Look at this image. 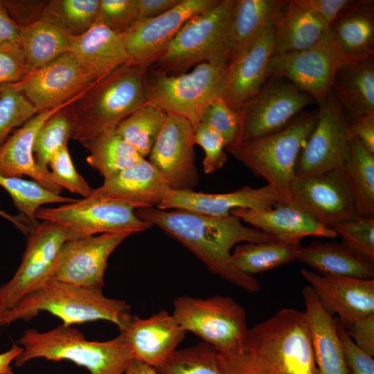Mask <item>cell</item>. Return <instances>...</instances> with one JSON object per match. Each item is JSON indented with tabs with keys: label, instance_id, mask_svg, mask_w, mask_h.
<instances>
[{
	"label": "cell",
	"instance_id": "obj_54",
	"mask_svg": "<svg viewBox=\"0 0 374 374\" xmlns=\"http://www.w3.org/2000/svg\"><path fill=\"white\" fill-rule=\"evenodd\" d=\"M353 136L368 152L374 154V115L348 120Z\"/></svg>",
	"mask_w": 374,
	"mask_h": 374
},
{
	"label": "cell",
	"instance_id": "obj_9",
	"mask_svg": "<svg viewBox=\"0 0 374 374\" xmlns=\"http://www.w3.org/2000/svg\"><path fill=\"white\" fill-rule=\"evenodd\" d=\"M172 314L186 332L195 334L220 353L233 348L248 328L245 310L222 295L179 296L173 301Z\"/></svg>",
	"mask_w": 374,
	"mask_h": 374
},
{
	"label": "cell",
	"instance_id": "obj_44",
	"mask_svg": "<svg viewBox=\"0 0 374 374\" xmlns=\"http://www.w3.org/2000/svg\"><path fill=\"white\" fill-rule=\"evenodd\" d=\"M333 229L348 249L374 261V217H359Z\"/></svg>",
	"mask_w": 374,
	"mask_h": 374
},
{
	"label": "cell",
	"instance_id": "obj_57",
	"mask_svg": "<svg viewBox=\"0 0 374 374\" xmlns=\"http://www.w3.org/2000/svg\"><path fill=\"white\" fill-rule=\"evenodd\" d=\"M22 348L13 344L10 348L6 352L0 353V374H12V363L21 353Z\"/></svg>",
	"mask_w": 374,
	"mask_h": 374
},
{
	"label": "cell",
	"instance_id": "obj_40",
	"mask_svg": "<svg viewBox=\"0 0 374 374\" xmlns=\"http://www.w3.org/2000/svg\"><path fill=\"white\" fill-rule=\"evenodd\" d=\"M0 186L10 195L20 215L32 229L39 224L35 214L42 205L54 203L64 204L77 201L76 199L54 193L33 180L20 177L0 175Z\"/></svg>",
	"mask_w": 374,
	"mask_h": 374
},
{
	"label": "cell",
	"instance_id": "obj_34",
	"mask_svg": "<svg viewBox=\"0 0 374 374\" xmlns=\"http://www.w3.org/2000/svg\"><path fill=\"white\" fill-rule=\"evenodd\" d=\"M301 247L300 241L245 242L234 247L231 259L238 269L253 276L297 260Z\"/></svg>",
	"mask_w": 374,
	"mask_h": 374
},
{
	"label": "cell",
	"instance_id": "obj_28",
	"mask_svg": "<svg viewBox=\"0 0 374 374\" xmlns=\"http://www.w3.org/2000/svg\"><path fill=\"white\" fill-rule=\"evenodd\" d=\"M287 2L234 0L229 22V63L243 55L276 22Z\"/></svg>",
	"mask_w": 374,
	"mask_h": 374
},
{
	"label": "cell",
	"instance_id": "obj_47",
	"mask_svg": "<svg viewBox=\"0 0 374 374\" xmlns=\"http://www.w3.org/2000/svg\"><path fill=\"white\" fill-rule=\"evenodd\" d=\"M137 0H100L96 22L123 35L137 20Z\"/></svg>",
	"mask_w": 374,
	"mask_h": 374
},
{
	"label": "cell",
	"instance_id": "obj_2",
	"mask_svg": "<svg viewBox=\"0 0 374 374\" xmlns=\"http://www.w3.org/2000/svg\"><path fill=\"white\" fill-rule=\"evenodd\" d=\"M224 374H318L304 312L283 308L220 353Z\"/></svg>",
	"mask_w": 374,
	"mask_h": 374
},
{
	"label": "cell",
	"instance_id": "obj_22",
	"mask_svg": "<svg viewBox=\"0 0 374 374\" xmlns=\"http://www.w3.org/2000/svg\"><path fill=\"white\" fill-rule=\"evenodd\" d=\"M275 23L243 55L228 64L220 97L238 113L269 79V65L274 54Z\"/></svg>",
	"mask_w": 374,
	"mask_h": 374
},
{
	"label": "cell",
	"instance_id": "obj_4",
	"mask_svg": "<svg viewBox=\"0 0 374 374\" xmlns=\"http://www.w3.org/2000/svg\"><path fill=\"white\" fill-rule=\"evenodd\" d=\"M19 345L22 351L14 361L16 367L44 358L71 361L90 374H123L134 359L121 333L107 341H89L80 330L64 324L46 332L26 330Z\"/></svg>",
	"mask_w": 374,
	"mask_h": 374
},
{
	"label": "cell",
	"instance_id": "obj_35",
	"mask_svg": "<svg viewBox=\"0 0 374 374\" xmlns=\"http://www.w3.org/2000/svg\"><path fill=\"white\" fill-rule=\"evenodd\" d=\"M73 38L51 23L40 19L20 28L18 42L33 71L69 52Z\"/></svg>",
	"mask_w": 374,
	"mask_h": 374
},
{
	"label": "cell",
	"instance_id": "obj_51",
	"mask_svg": "<svg viewBox=\"0 0 374 374\" xmlns=\"http://www.w3.org/2000/svg\"><path fill=\"white\" fill-rule=\"evenodd\" d=\"M13 20L19 28L42 19L46 0H3Z\"/></svg>",
	"mask_w": 374,
	"mask_h": 374
},
{
	"label": "cell",
	"instance_id": "obj_32",
	"mask_svg": "<svg viewBox=\"0 0 374 374\" xmlns=\"http://www.w3.org/2000/svg\"><path fill=\"white\" fill-rule=\"evenodd\" d=\"M297 260L324 276L374 279V261L342 242L314 241L301 247Z\"/></svg>",
	"mask_w": 374,
	"mask_h": 374
},
{
	"label": "cell",
	"instance_id": "obj_41",
	"mask_svg": "<svg viewBox=\"0 0 374 374\" xmlns=\"http://www.w3.org/2000/svg\"><path fill=\"white\" fill-rule=\"evenodd\" d=\"M155 368L158 374H224L220 366L219 352L204 341L177 348Z\"/></svg>",
	"mask_w": 374,
	"mask_h": 374
},
{
	"label": "cell",
	"instance_id": "obj_26",
	"mask_svg": "<svg viewBox=\"0 0 374 374\" xmlns=\"http://www.w3.org/2000/svg\"><path fill=\"white\" fill-rule=\"evenodd\" d=\"M231 214L278 240L300 241L306 237L335 238V231L318 222L293 202L264 210L237 208Z\"/></svg>",
	"mask_w": 374,
	"mask_h": 374
},
{
	"label": "cell",
	"instance_id": "obj_61",
	"mask_svg": "<svg viewBox=\"0 0 374 374\" xmlns=\"http://www.w3.org/2000/svg\"><path fill=\"white\" fill-rule=\"evenodd\" d=\"M8 85L0 86V93L5 89Z\"/></svg>",
	"mask_w": 374,
	"mask_h": 374
},
{
	"label": "cell",
	"instance_id": "obj_23",
	"mask_svg": "<svg viewBox=\"0 0 374 374\" xmlns=\"http://www.w3.org/2000/svg\"><path fill=\"white\" fill-rule=\"evenodd\" d=\"M186 333L173 314L166 310L147 318L133 316L121 332L134 358L154 368L177 349Z\"/></svg>",
	"mask_w": 374,
	"mask_h": 374
},
{
	"label": "cell",
	"instance_id": "obj_37",
	"mask_svg": "<svg viewBox=\"0 0 374 374\" xmlns=\"http://www.w3.org/2000/svg\"><path fill=\"white\" fill-rule=\"evenodd\" d=\"M344 170L359 217H374V154L353 136Z\"/></svg>",
	"mask_w": 374,
	"mask_h": 374
},
{
	"label": "cell",
	"instance_id": "obj_53",
	"mask_svg": "<svg viewBox=\"0 0 374 374\" xmlns=\"http://www.w3.org/2000/svg\"><path fill=\"white\" fill-rule=\"evenodd\" d=\"M305 2L330 26L353 0H305Z\"/></svg>",
	"mask_w": 374,
	"mask_h": 374
},
{
	"label": "cell",
	"instance_id": "obj_52",
	"mask_svg": "<svg viewBox=\"0 0 374 374\" xmlns=\"http://www.w3.org/2000/svg\"><path fill=\"white\" fill-rule=\"evenodd\" d=\"M345 330L357 346L374 356V314L357 320Z\"/></svg>",
	"mask_w": 374,
	"mask_h": 374
},
{
	"label": "cell",
	"instance_id": "obj_15",
	"mask_svg": "<svg viewBox=\"0 0 374 374\" xmlns=\"http://www.w3.org/2000/svg\"><path fill=\"white\" fill-rule=\"evenodd\" d=\"M290 193L292 202L327 227L333 229L359 217L344 167L319 175L296 176Z\"/></svg>",
	"mask_w": 374,
	"mask_h": 374
},
{
	"label": "cell",
	"instance_id": "obj_48",
	"mask_svg": "<svg viewBox=\"0 0 374 374\" xmlns=\"http://www.w3.org/2000/svg\"><path fill=\"white\" fill-rule=\"evenodd\" d=\"M195 143L204 150L203 170L211 174L222 168L227 161L226 143L216 131L199 123L194 131Z\"/></svg>",
	"mask_w": 374,
	"mask_h": 374
},
{
	"label": "cell",
	"instance_id": "obj_24",
	"mask_svg": "<svg viewBox=\"0 0 374 374\" xmlns=\"http://www.w3.org/2000/svg\"><path fill=\"white\" fill-rule=\"evenodd\" d=\"M83 91L61 106L37 113L10 135L0 147L1 175L20 178L28 176L50 191L60 195L62 188L56 183L50 170H44L37 164L33 154L34 142L44 123L75 101Z\"/></svg>",
	"mask_w": 374,
	"mask_h": 374
},
{
	"label": "cell",
	"instance_id": "obj_19",
	"mask_svg": "<svg viewBox=\"0 0 374 374\" xmlns=\"http://www.w3.org/2000/svg\"><path fill=\"white\" fill-rule=\"evenodd\" d=\"M92 83L69 51L10 86L22 93L38 113L69 102Z\"/></svg>",
	"mask_w": 374,
	"mask_h": 374
},
{
	"label": "cell",
	"instance_id": "obj_43",
	"mask_svg": "<svg viewBox=\"0 0 374 374\" xmlns=\"http://www.w3.org/2000/svg\"><path fill=\"white\" fill-rule=\"evenodd\" d=\"M37 113L28 99L8 85L0 93V147L17 127Z\"/></svg>",
	"mask_w": 374,
	"mask_h": 374
},
{
	"label": "cell",
	"instance_id": "obj_60",
	"mask_svg": "<svg viewBox=\"0 0 374 374\" xmlns=\"http://www.w3.org/2000/svg\"><path fill=\"white\" fill-rule=\"evenodd\" d=\"M8 308L6 304L4 297L0 290V334L1 328L4 326L3 321L6 312H8Z\"/></svg>",
	"mask_w": 374,
	"mask_h": 374
},
{
	"label": "cell",
	"instance_id": "obj_30",
	"mask_svg": "<svg viewBox=\"0 0 374 374\" xmlns=\"http://www.w3.org/2000/svg\"><path fill=\"white\" fill-rule=\"evenodd\" d=\"M330 31V25L305 0H290L275 22L274 55L308 49Z\"/></svg>",
	"mask_w": 374,
	"mask_h": 374
},
{
	"label": "cell",
	"instance_id": "obj_46",
	"mask_svg": "<svg viewBox=\"0 0 374 374\" xmlns=\"http://www.w3.org/2000/svg\"><path fill=\"white\" fill-rule=\"evenodd\" d=\"M200 123L218 132L225 140L226 147L238 140L239 114L230 108L221 97L214 99L206 107Z\"/></svg>",
	"mask_w": 374,
	"mask_h": 374
},
{
	"label": "cell",
	"instance_id": "obj_38",
	"mask_svg": "<svg viewBox=\"0 0 374 374\" xmlns=\"http://www.w3.org/2000/svg\"><path fill=\"white\" fill-rule=\"evenodd\" d=\"M166 112L145 103L116 127V132L142 157L149 155L163 127Z\"/></svg>",
	"mask_w": 374,
	"mask_h": 374
},
{
	"label": "cell",
	"instance_id": "obj_6",
	"mask_svg": "<svg viewBox=\"0 0 374 374\" xmlns=\"http://www.w3.org/2000/svg\"><path fill=\"white\" fill-rule=\"evenodd\" d=\"M319 109L298 115L275 132L236 142L226 150L267 181L283 203L291 202L290 187L299 154L313 131Z\"/></svg>",
	"mask_w": 374,
	"mask_h": 374
},
{
	"label": "cell",
	"instance_id": "obj_59",
	"mask_svg": "<svg viewBox=\"0 0 374 374\" xmlns=\"http://www.w3.org/2000/svg\"><path fill=\"white\" fill-rule=\"evenodd\" d=\"M123 374H158L155 368L134 359Z\"/></svg>",
	"mask_w": 374,
	"mask_h": 374
},
{
	"label": "cell",
	"instance_id": "obj_39",
	"mask_svg": "<svg viewBox=\"0 0 374 374\" xmlns=\"http://www.w3.org/2000/svg\"><path fill=\"white\" fill-rule=\"evenodd\" d=\"M100 0H47L42 19L75 37L96 21Z\"/></svg>",
	"mask_w": 374,
	"mask_h": 374
},
{
	"label": "cell",
	"instance_id": "obj_50",
	"mask_svg": "<svg viewBox=\"0 0 374 374\" xmlns=\"http://www.w3.org/2000/svg\"><path fill=\"white\" fill-rule=\"evenodd\" d=\"M337 329L349 374H374L373 357L355 345L337 320Z\"/></svg>",
	"mask_w": 374,
	"mask_h": 374
},
{
	"label": "cell",
	"instance_id": "obj_10",
	"mask_svg": "<svg viewBox=\"0 0 374 374\" xmlns=\"http://www.w3.org/2000/svg\"><path fill=\"white\" fill-rule=\"evenodd\" d=\"M35 217L62 226L73 239L121 232L132 235L152 227L136 215L134 208L91 195L58 207L40 208Z\"/></svg>",
	"mask_w": 374,
	"mask_h": 374
},
{
	"label": "cell",
	"instance_id": "obj_1",
	"mask_svg": "<svg viewBox=\"0 0 374 374\" xmlns=\"http://www.w3.org/2000/svg\"><path fill=\"white\" fill-rule=\"evenodd\" d=\"M142 221L156 226L195 256L212 274L242 289L256 293L258 280L238 269L232 262L233 249L240 242L278 240L244 225L237 216L211 217L185 210L157 207L135 210Z\"/></svg>",
	"mask_w": 374,
	"mask_h": 374
},
{
	"label": "cell",
	"instance_id": "obj_20",
	"mask_svg": "<svg viewBox=\"0 0 374 374\" xmlns=\"http://www.w3.org/2000/svg\"><path fill=\"white\" fill-rule=\"evenodd\" d=\"M300 274L314 292L323 308L348 328L374 314V279L321 276L302 268Z\"/></svg>",
	"mask_w": 374,
	"mask_h": 374
},
{
	"label": "cell",
	"instance_id": "obj_42",
	"mask_svg": "<svg viewBox=\"0 0 374 374\" xmlns=\"http://www.w3.org/2000/svg\"><path fill=\"white\" fill-rule=\"evenodd\" d=\"M71 104L51 116L37 134L33 145L34 158L44 170H49L48 166L52 155L73 136L75 118Z\"/></svg>",
	"mask_w": 374,
	"mask_h": 374
},
{
	"label": "cell",
	"instance_id": "obj_31",
	"mask_svg": "<svg viewBox=\"0 0 374 374\" xmlns=\"http://www.w3.org/2000/svg\"><path fill=\"white\" fill-rule=\"evenodd\" d=\"M331 91L348 120L374 115V53L339 68Z\"/></svg>",
	"mask_w": 374,
	"mask_h": 374
},
{
	"label": "cell",
	"instance_id": "obj_16",
	"mask_svg": "<svg viewBox=\"0 0 374 374\" xmlns=\"http://www.w3.org/2000/svg\"><path fill=\"white\" fill-rule=\"evenodd\" d=\"M195 127L186 119L166 113L149 154V161L174 190H193L199 175L195 165Z\"/></svg>",
	"mask_w": 374,
	"mask_h": 374
},
{
	"label": "cell",
	"instance_id": "obj_13",
	"mask_svg": "<svg viewBox=\"0 0 374 374\" xmlns=\"http://www.w3.org/2000/svg\"><path fill=\"white\" fill-rule=\"evenodd\" d=\"M313 102L309 94L287 79L269 78L239 111L240 130L236 142L283 129Z\"/></svg>",
	"mask_w": 374,
	"mask_h": 374
},
{
	"label": "cell",
	"instance_id": "obj_29",
	"mask_svg": "<svg viewBox=\"0 0 374 374\" xmlns=\"http://www.w3.org/2000/svg\"><path fill=\"white\" fill-rule=\"evenodd\" d=\"M302 295L318 374H349L337 320L321 306L312 288H303Z\"/></svg>",
	"mask_w": 374,
	"mask_h": 374
},
{
	"label": "cell",
	"instance_id": "obj_11",
	"mask_svg": "<svg viewBox=\"0 0 374 374\" xmlns=\"http://www.w3.org/2000/svg\"><path fill=\"white\" fill-rule=\"evenodd\" d=\"M360 57L346 54L330 30L319 42L308 49L274 55L269 65V78L287 79L320 105L330 91L338 69Z\"/></svg>",
	"mask_w": 374,
	"mask_h": 374
},
{
	"label": "cell",
	"instance_id": "obj_7",
	"mask_svg": "<svg viewBox=\"0 0 374 374\" xmlns=\"http://www.w3.org/2000/svg\"><path fill=\"white\" fill-rule=\"evenodd\" d=\"M234 0H219L181 27L154 63L168 75L186 72L203 63H229V22Z\"/></svg>",
	"mask_w": 374,
	"mask_h": 374
},
{
	"label": "cell",
	"instance_id": "obj_55",
	"mask_svg": "<svg viewBox=\"0 0 374 374\" xmlns=\"http://www.w3.org/2000/svg\"><path fill=\"white\" fill-rule=\"evenodd\" d=\"M137 20L157 17L175 6L180 0H137Z\"/></svg>",
	"mask_w": 374,
	"mask_h": 374
},
{
	"label": "cell",
	"instance_id": "obj_17",
	"mask_svg": "<svg viewBox=\"0 0 374 374\" xmlns=\"http://www.w3.org/2000/svg\"><path fill=\"white\" fill-rule=\"evenodd\" d=\"M218 1L180 0L172 8L157 17L136 20L122 35L132 63L149 68L163 54L188 19Z\"/></svg>",
	"mask_w": 374,
	"mask_h": 374
},
{
	"label": "cell",
	"instance_id": "obj_49",
	"mask_svg": "<svg viewBox=\"0 0 374 374\" xmlns=\"http://www.w3.org/2000/svg\"><path fill=\"white\" fill-rule=\"evenodd\" d=\"M30 71L26 56L19 42H0V86L15 84Z\"/></svg>",
	"mask_w": 374,
	"mask_h": 374
},
{
	"label": "cell",
	"instance_id": "obj_8",
	"mask_svg": "<svg viewBox=\"0 0 374 374\" xmlns=\"http://www.w3.org/2000/svg\"><path fill=\"white\" fill-rule=\"evenodd\" d=\"M228 64L203 62L188 72L168 75L155 69L144 78L145 103L188 120L195 127L209 103L220 97Z\"/></svg>",
	"mask_w": 374,
	"mask_h": 374
},
{
	"label": "cell",
	"instance_id": "obj_25",
	"mask_svg": "<svg viewBox=\"0 0 374 374\" xmlns=\"http://www.w3.org/2000/svg\"><path fill=\"white\" fill-rule=\"evenodd\" d=\"M170 189L159 171L145 159L104 179L91 195L112 199L135 210L157 207Z\"/></svg>",
	"mask_w": 374,
	"mask_h": 374
},
{
	"label": "cell",
	"instance_id": "obj_27",
	"mask_svg": "<svg viewBox=\"0 0 374 374\" xmlns=\"http://www.w3.org/2000/svg\"><path fill=\"white\" fill-rule=\"evenodd\" d=\"M70 52L93 83L132 63L122 35L98 22L73 38Z\"/></svg>",
	"mask_w": 374,
	"mask_h": 374
},
{
	"label": "cell",
	"instance_id": "obj_58",
	"mask_svg": "<svg viewBox=\"0 0 374 374\" xmlns=\"http://www.w3.org/2000/svg\"><path fill=\"white\" fill-rule=\"evenodd\" d=\"M0 216L11 222L15 227L26 235H28L32 229L26 220L21 215H12L0 208Z\"/></svg>",
	"mask_w": 374,
	"mask_h": 374
},
{
	"label": "cell",
	"instance_id": "obj_36",
	"mask_svg": "<svg viewBox=\"0 0 374 374\" xmlns=\"http://www.w3.org/2000/svg\"><path fill=\"white\" fill-rule=\"evenodd\" d=\"M81 144L89 152L86 158L87 163L104 179L145 159L115 130Z\"/></svg>",
	"mask_w": 374,
	"mask_h": 374
},
{
	"label": "cell",
	"instance_id": "obj_21",
	"mask_svg": "<svg viewBox=\"0 0 374 374\" xmlns=\"http://www.w3.org/2000/svg\"><path fill=\"white\" fill-rule=\"evenodd\" d=\"M283 203L268 185L243 186L224 193H206L194 190L169 189L157 207L163 210L180 209L211 217H226L237 208L264 210Z\"/></svg>",
	"mask_w": 374,
	"mask_h": 374
},
{
	"label": "cell",
	"instance_id": "obj_5",
	"mask_svg": "<svg viewBox=\"0 0 374 374\" xmlns=\"http://www.w3.org/2000/svg\"><path fill=\"white\" fill-rule=\"evenodd\" d=\"M44 311L66 326L103 320L115 324L121 332L133 317L125 301L108 298L102 290L51 280L8 310L3 324L28 321Z\"/></svg>",
	"mask_w": 374,
	"mask_h": 374
},
{
	"label": "cell",
	"instance_id": "obj_12",
	"mask_svg": "<svg viewBox=\"0 0 374 374\" xmlns=\"http://www.w3.org/2000/svg\"><path fill=\"white\" fill-rule=\"evenodd\" d=\"M318 109L317 124L296 163L297 177L344 167L350 152L353 135L348 118L331 90Z\"/></svg>",
	"mask_w": 374,
	"mask_h": 374
},
{
	"label": "cell",
	"instance_id": "obj_3",
	"mask_svg": "<svg viewBox=\"0 0 374 374\" xmlns=\"http://www.w3.org/2000/svg\"><path fill=\"white\" fill-rule=\"evenodd\" d=\"M148 68L124 64L90 84L71 104L75 118L72 138L80 143L114 130L145 103L144 78Z\"/></svg>",
	"mask_w": 374,
	"mask_h": 374
},
{
	"label": "cell",
	"instance_id": "obj_56",
	"mask_svg": "<svg viewBox=\"0 0 374 374\" xmlns=\"http://www.w3.org/2000/svg\"><path fill=\"white\" fill-rule=\"evenodd\" d=\"M20 28L7 10L3 0H0V42L19 39Z\"/></svg>",
	"mask_w": 374,
	"mask_h": 374
},
{
	"label": "cell",
	"instance_id": "obj_33",
	"mask_svg": "<svg viewBox=\"0 0 374 374\" xmlns=\"http://www.w3.org/2000/svg\"><path fill=\"white\" fill-rule=\"evenodd\" d=\"M342 51L353 57L374 53V1H354L330 26Z\"/></svg>",
	"mask_w": 374,
	"mask_h": 374
},
{
	"label": "cell",
	"instance_id": "obj_45",
	"mask_svg": "<svg viewBox=\"0 0 374 374\" xmlns=\"http://www.w3.org/2000/svg\"><path fill=\"white\" fill-rule=\"evenodd\" d=\"M48 166L55 181L62 189L81 195L83 198L91 195L92 189L74 166L68 143L62 145L54 152Z\"/></svg>",
	"mask_w": 374,
	"mask_h": 374
},
{
	"label": "cell",
	"instance_id": "obj_18",
	"mask_svg": "<svg viewBox=\"0 0 374 374\" xmlns=\"http://www.w3.org/2000/svg\"><path fill=\"white\" fill-rule=\"evenodd\" d=\"M131 235L103 233L67 240L60 251L51 280L102 290L109 257Z\"/></svg>",
	"mask_w": 374,
	"mask_h": 374
},
{
	"label": "cell",
	"instance_id": "obj_14",
	"mask_svg": "<svg viewBox=\"0 0 374 374\" xmlns=\"http://www.w3.org/2000/svg\"><path fill=\"white\" fill-rule=\"evenodd\" d=\"M69 240H73L70 233L48 221L30 230L20 265L12 278L0 287L8 310L51 280L60 251Z\"/></svg>",
	"mask_w": 374,
	"mask_h": 374
}]
</instances>
